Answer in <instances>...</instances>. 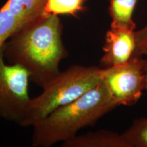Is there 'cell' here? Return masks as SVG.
<instances>
[{
	"mask_svg": "<svg viewBox=\"0 0 147 147\" xmlns=\"http://www.w3.org/2000/svg\"><path fill=\"white\" fill-rule=\"evenodd\" d=\"M62 29L57 15L42 16L10 37L3 47V57L26 69L29 79L43 87L59 74L60 62L68 55Z\"/></svg>",
	"mask_w": 147,
	"mask_h": 147,
	"instance_id": "cell-1",
	"label": "cell"
},
{
	"mask_svg": "<svg viewBox=\"0 0 147 147\" xmlns=\"http://www.w3.org/2000/svg\"><path fill=\"white\" fill-rule=\"evenodd\" d=\"M117 106L102 80L78 99L57 108L37 122L33 126L32 146L50 147L65 142L80 129L94 125Z\"/></svg>",
	"mask_w": 147,
	"mask_h": 147,
	"instance_id": "cell-2",
	"label": "cell"
},
{
	"mask_svg": "<svg viewBox=\"0 0 147 147\" xmlns=\"http://www.w3.org/2000/svg\"><path fill=\"white\" fill-rule=\"evenodd\" d=\"M104 68L72 65L48 82L38 97L30 99L20 126L28 127L61 106L74 102L103 80Z\"/></svg>",
	"mask_w": 147,
	"mask_h": 147,
	"instance_id": "cell-3",
	"label": "cell"
},
{
	"mask_svg": "<svg viewBox=\"0 0 147 147\" xmlns=\"http://www.w3.org/2000/svg\"><path fill=\"white\" fill-rule=\"evenodd\" d=\"M0 51V118L19 123L30 100L29 73L21 66L7 64Z\"/></svg>",
	"mask_w": 147,
	"mask_h": 147,
	"instance_id": "cell-4",
	"label": "cell"
},
{
	"mask_svg": "<svg viewBox=\"0 0 147 147\" xmlns=\"http://www.w3.org/2000/svg\"><path fill=\"white\" fill-rule=\"evenodd\" d=\"M103 80L117 105H134L144 90V59L135 55L127 63L105 67Z\"/></svg>",
	"mask_w": 147,
	"mask_h": 147,
	"instance_id": "cell-5",
	"label": "cell"
},
{
	"mask_svg": "<svg viewBox=\"0 0 147 147\" xmlns=\"http://www.w3.org/2000/svg\"><path fill=\"white\" fill-rule=\"evenodd\" d=\"M136 30L110 25L105 36L101 65L105 67L126 63L136 51Z\"/></svg>",
	"mask_w": 147,
	"mask_h": 147,
	"instance_id": "cell-6",
	"label": "cell"
},
{
	"mask_svg": "<svg viewBox=\"0 0 147 147\" xmlns=\"http://www.w3.org/2000/svg\"><path fill=\"white\" fill-rule=\"evenodd\" d=\"M63 147H129L121 134L100 130L76 135L63 142Z\"/></svg>",
	"mask_w": 147,
	"mask_h": 147,
	"instance_id": "cell-7",
	"label": "cell"
},
{
	"mask_svg": "<svg viewBox=\"0 0 147 147\" xmlns=\"http://www.w3.org/2000/svg\"><path fill=\"white\" fill-rule=\"evenodd\" d=\"M47 0H8L3 5L16 18L21 28L44 16Z\"/></svg>",
	"mask_w": 147,
	"mask_h": 147,
	"instance_id": "cell-8",
	"label": "cell"
},
{
	"mask_svg": "<svg viewBox=\"0 0 147 147\" xmlns=\"http://www.w3.org/2000/svg\"><path fill=\"white\" fill-rule=\"evenodd\" d=\"M138 0H109L110 25L125 27L135 30L136 23L133 21V13Z\"/></svg>",
	"mask_w": 147,
	"mask_h": 147,
	"instance_id": "cell-9",
	"label": "cell"
},
{
	"mask_svg": "<svg viewBox=\"0 0 147 147\" xmlns=\"http://www.w3.org/2000/svg\"><path fill=\"white\" fill-rule=\"evenodd\" d=\"M85 0H47L44 15L76 16L84 10Z\"/></svg>",
	"mask_w": 147,
	"mask_h": 147,
	"instance_id": "cell-10",
	"label": "cell"
},
{
	"mask_svg": "<svg viewBox=\"0 0 147 147\" xmlns=\"http://www.w3.org/2000/svg\"><path fill=\"white\" fill-rule=\"evenodd\" d=\"M121 135L129 147H147V117L136 119Z\"/></svg>",
	"mask_w": 147,
	"mask_h": 147,
	"instance_id": "cell-11",
	"label": "cell"
},
{
	"mask_svg": "<svg viewBox=\"0 0 147 147\" xmlns=\"http://www.w3.org/2000/svg\"><path fill=\"white\" fill-rule=\"evenodd\" d=\"M21 28L19 22L8 9L4 6L0 9V51L10 37Z\"/></svg>",
	"mask_w": 147,
	"mask_h": 147,
	"instance_id": "cell-12",
	"label": "cell"
},
{
	"mask_svg": "<svg viewBox=\"0 0 147 147\" xmlns=\"http://www.w3.org/2000/svg\"><path fill=\"white\" fill-rule=\"evenodd\" d=\"M136 51L147 47V25L141 29L135 32Z\"/></svg>",
	"mask_w": 147,
	"mask_h": 147,
	"instance_id": "cell-13",
	"label": "cell"
},
{
	"mask_svg": "<svg viewBox=\"0 0 147 147\" xmlns=\"http://www.w3.org/2000/svg\"><path fill=\"white\" fill-rule=\"evenodd\" d=\"M135 55H145V56H147V47H143L142 49H140L136 51Z\"/></svg>",
	"mask_w": 147,
	"mask_h": 147,
	"instance_id": "cell-14",
	"label": "cell"
},
{
	"mask_svg": "<svg viewBox=\"0 0 147 147\" xmlns=\"http://www.w3.org/2000/svg\"><path fill=\"white\" fill-rule=\"evenodd\" d=\"M144 72H145L144 90H146L147 92V59H144Z\"/></svg>",
	"mask_w": 147,
	"mask_h": 147,
	"instance_id": "cell-15",
	"label": "cell"
}]
</instances>
